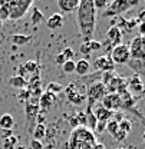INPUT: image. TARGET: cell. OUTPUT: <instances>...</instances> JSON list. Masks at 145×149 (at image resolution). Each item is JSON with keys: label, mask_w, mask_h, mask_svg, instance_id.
<instances>
[{"label": "cell", "mask_w": 145, "mask_h": 149, "mask_svg": "<svg viewBox=\"0 0 145 149\" xmlns=\"http://www.w3.org/2000/svg\"><path fill=\"white\" fill-rule=\"evenodd\" d=\"M76 23L81 35L85 37V42L92 40L95 26H96V10L92 0H81L76 9Z\"/></svg>", "instance_id": "6da1fadb"}, {"label": "cell", "mask_w": 145, "mask_h": 149, "mask_svg": "<svg viewBox=\"0 0 145 149\" xmlns=\"http://www.w3.org/2000/svg\"><path fill=\"white\" fill-rule=\"evenodd\" d=\"M95 143H96L95 133L86 126H78L72 129L68 139L69 149H92Z\"/></svg>", "instance_id": "7a4b0ae2"}, {"label": "cell", "mask_w": 145, "mask_h": 149, "mask_svg": "<svg viewBox=\"0 0 145 149\" xmlns=\"http://www.w3.org/2000/svg\"><path fill=\"white\" fill-rule=\"evenodd\" d=\"M33 6L32 0H10L7 1L9 7V20H19L22 19L27 10Z\"/></svg>", "instance_id": "3957f363"}, {"label": "cell", "mask_w": 145, "mask_h": 149, "mask_svg": "<svg viewBox=\"0 0 145 149\" xmlns=\"http://www.w3.org/2000/svg\"><path fill=\"white\" fill-rule=\"evenodd\" d=\"M25 111H26V120H27V126L29 132H33L35 129V122L39 115V99L36 97H30L27 102H25Z\"/></svg>", "instance_id": "277c9868"}, {"label": "cell", "mask_w": 145, "mask_h": 149, "mask_svg": "<svg viewBox=\"0 0 145 149\" xmlns=\"http://www.w3.org/2000/svg\"><path fill=\"white\" fill-rule=\"evenodd\" d=\"M106 88L102 82H95L92 83L91 86L88 88V95L85 96L88 99V103H89V108H92L98 100H102V97L106 95Z\"/></svg>", "instance_id": "5b68a950"}, {"label": "cell", "mask_w": 145, "mask_h": 149, "mask_svg": "<svg viewBox=\"0 0 145 149\" xmlns=\"http://www.w3.org/2000/svg\"><path fill=\"white\" fill-rule=\"evenodd\" d=\"M128 49H129V55L131 59L134 60H144L145 57V43H144V36H135L131 43L128 45Z\"/></svg>", "instance_id": "8992f818"}, {"label": "cell", "mask_w": 145, "mask_h": 149, "mask_svg": "<svg viewBox=\"0 0 145 149\" xmlns=\"http://www.w3.org/2000/svg\"><path fill=\"white\" fill-rule=\"evenodd\" d=\"M113 62V65H127L128 62L131 60V55H129V49L128 45H118L115 47H112V52L109 56Z\"/></svg>", "instance_id": "52a82bcc"}, {"label": "cell", "mask_w": 145, "mask_h": 149, "mask_svg": "<svg viewBox=\"0 0 145 149\" xmlns=\"http://www.w3.org/2000/svg\"><path fill=\"white\" fill-rule=\"evenodd\" d=\"M131 9L129 1L128 0H115L112 3H109L108 7L105 9V12L102 13L104 17H113V16H121L122 13H125Z\"/></svg>", "instance_id": "ba28073f"}, {"label": "cell", "mask_w": 145, "mask_h": 149, "mask_svg": "<svg viewBox=\"0 0 145 149\" xmlns=\"http://www.w3.org/2000/svg\"><path fill=\"white\" fill-rule=\"evenodd\" d=\"M63 91H65V95H66L68 102H71L72 105H82V103L86 100L85 95L79 92V91L75 88V85H73V83H71L69 86H66Z\"/></svg>", "instance_id": "9c48e42d"}, {"label": "cell", "mask_w": 145, "mask_h": 149, "mask_svg": "<svg viewBox=\"0 0 145 149\" xmlns=\"http://www.w3.org/2000/svg\"><path fill=\"white\" fill-rule=\"evenodd\" d=\"M105 109L108 111H118L121 108V96L118 93H106L102 97V103H101Z\"/></svg>", "instance_id": "30bf717a"}, {"label": "cell", "mask_w": 145, "mask_h": 149, "mask_svg": "<svg viewBox=\"0 0 145 149\" xmlns=\"http://www.w3.org/2000/svg\"><path fill=\"white\" fill-rule=\"evenodd\" d=\"M127 91L132 96H134V93L141 95V93L144 92V82H142V79H141L139 74H134L132 77L127 79Z\"/></svg>", "instance_id": "8fae6325"}, {"label": "cell", "mask_w": 145, "mask_h": 149, "mask_svg": "<svg viewBox=\"0 0 145 149\" xmlns=\"http://www.w3.org/2000/svg\"><path fill=\"white\" fill-rule=\"evenodd\" d=\"M93 66H95V69H96V70H102V72H113V68H115V65H113L112 59H111L109 56H106V55L96 57V59H95Z\"/></svg>", "instance_id": "7c38bea8"}, {"label": "cell", "mask_w": 145, "mask_h": 149, "mask_svg": "<svg viewBox=\"0 0 145 149\" xmlns=\"http://www.w3.org/2000/svg\"><path fill=\"white\" fill-rule=\"evenodd\" d=\"M122 36H124L122 30H119L116 26L109 27L108 32H106V40H108V43L112 47H115V46L122 43Z\"/></svg>", "instance_id": "4fadbf2b"}, {"label": "cell", "mask_w": 145, "mask_h": 149, "mask_svg": "<svg viewBox=\"0 0 145 149\" xmlns=\"http://www.w3.org/2000/svg\"><path fill=\"white\" fill-rule=\"evenodd\" d=\"M55 100H56V96L55 95H50V93H48V92H42V95L39 96V111L42 112V113L48 112L52 108Z\"/></svg>", "instance_id": "5bb4252c"}, {"label": "cell", "mask_w": 145, "mask_h": 149, "mask_svg": "<svg viewBox=\"0 0 145 149\" xmlns=\"http://www.w3.org/2000/svg\"><path fill=\"white\" fill-rule=\"evenodd\" d=\"M92 112H93V116H95L96 122H108V120L112 119V116H113V112L105 109L102 105L95 106V109Z\"/></svg>", "instance_id": "9a60e30c"}, {"label": "cell", "mask_w": 145, "mask_h": 149, "mask_svg": "<svg viewBox=\"0 0 145 149\" xmlns=\"http://www.w3.org/2000/svg\"><path fill=\"white\" fill-rule=\"evenodd\" d=\"M65 24V19L60 13H53L52 16H49V19L46 20V26L52 30H56V29H60L62 26Z\"/></svg>", "instance_id": "2e32d148"}, {"label": "cell", "mask_w": 145, "mask_h": 149, "mask_svg": "<svg viewBox=\"0 0 145 149\" xmlns=\"http://www.w3.org/2000/svg\"><path fill=\"white\" fill-rule=\"evenodd\" d=\"M57 7L60 9V12H65V13H71L75 12L78 9V4H79V0H57Z\"/></svg>", "instance_id": "e0dca14e"}, {"label": "cell", "mask_w": 145, "mask_h": 149, "mask_svg": "<svg viewBox=\"0 0 145 149\" xmlns=\"http://www.w3.org/2000/svg\"><path fill=\"white\" fill-rule=\"evenodd\" d=\"M91 70V63L86 59H81L78 62H75V73L79 76H86Z\"/></svg>", "instance_id": "ac0fdd59"}, {"label": "cell", "mask_w": 145, "mask_h": 149, "mask_svg": "<svg viewBox=\"0 0 145 149\" xmlns=\"http://www.w3.org/2000/svg\"><path fill=\"white\" fill-rule=\"evenodd\" d=\"M33 39L32 35H23V33H15L10 36V42L15 45V46H25L27 45L30 40Z\"/></svg>", "instance_id": "d6986e66"}, {"label": "cell", "mask_w": 145, "mask_h": 149, "mask_svg": "<svg viewBox=\"0 0 145 149\" xmlns=\"http://www.w3.org/2000/svg\"><path fill=\"white\" fill-rule=\"evenodd\" d=\"M15 125V119L10 113H3L0 116V129H12Z\"/></svg>", "instance_id": "ffe728a7"}, {"label": "cell", "mask_w": 145, "mask_h": 149, "mask_svg": "<svg viewBox=\"0 0 145 149\" xmlns=\"http://www.w3.org/2000/svg\"><path fill=\"white\" fill-rule=\"evenodd\" d=\"M9 85L12 86V88H15V89H25L26 86H27V80L26 79H23V77H20V76H12L10 79H9Z\"/></svg>", "instance_id": "44dd1931"}, {"label": "cell", "mask_w": 145, "mask_h": 149, "mask_svg": "<svg viewBox=\"0 0 145 149\" xmlns=\"http://www.w3.org/2000/svg\"><path fill=\"white\" fill-rule=\"evenodd\" d=\"M32 135H33V139L42 141V139L46 136V125H45V123H36V125H35V129L32 132Z\"/></svg>", "instance_id": "7402d4cb"}, {"label": "cell", "mask_w": 145, "mask_h": 149, "mask_svg": "<svg viewBox=\"0 0 145 149\" xmlns=\"http://www.w3.org/2000/svg\"><path fill=\"white\" fill-rule=\"evenodd\" d=\"M63 89H65V86L63 85H60V83H57V82H50V83H48V86H46V92L50 93V95H59V93L63 92Z\"/></svg>", "instance_id": "603a6c76"}, {"label": "cell", "mask_w": 145, "mask_h": 149, "mask_svg": "<svg viewBox=\"0 0 145 149\" xmlns=\"http://www.w3.org/2000/svg\"><path fill=\"white\" fill-rule=\"evenodd\" d=\"M30 20H32V23H33V24H40L42 22H45V16H43V13L40 12V9L36 7V6H33V12H32Z\"/></svg>", "instance_id": "cb8c5ba5"}, {"label": "cell", "mask_w": 145, "mask_h": 149, "mask_svg": "<svg viewBox=\"0 0 145 149\" xmlns=\"http://www.w3.org/2000/svg\"><path fill=\"white\" fill-rule=\"evenodd\" d=\"M18 148V138L15 135L3 139V149H16Z\"/></svg>", "instance_id": "d4e9b609"}, {"label": "cell", "mask_w": 145, "mask_h": 149, "mask_svg": "<svg viewBox=\"0 0 145 149\" xmlns=\"http://www.w3.org/2000/svg\"><path fill=\"white\" fill-rule=\"evenodd\" d=\"M0 20H9V7H7V1H0Z\"/></svg>", "instance_id": "484cf974"}, {"label": "cell", "mask_w": 145, "mask_h": 149, "mask_svg": "<svg viewBox=\"0 0 145 149\" xmlns=\"http://www.w3.org/2000/svg\"><path fill=\"white\" fill-rule=\"evenodd\" d=\"M62 70L66 74L75 73V60H66V62L62 65Z\"/></svg>", "instance_id": "4316f807"}, {"label": "cell", "mask_w": 145, "mask_h": 149, "mask_svg": "<svg viewBox=\"0 0 145 149\" xmlns=\"http://www.w3.org/2000/svg\"><path fill=\"white\" fill-rule=\"evenodd\" d=\"M118 126H119V129L124 130L125 133L129 135V132L132 130V122L131 120H128V119H122L119 123H118Z\"/></svg>", "instance_id": "83f0119b"}, {"label": "cell", "mask_w": 145, "mask_h": 149, "mask_svg": "<svg viewBox=\"0 0 145 149\" xmlns=\"http://www.w3.org/2000/svg\"><path fill=\"white\" fill-rule=\"evenodd\" d=\"M118 129H119V126H118V122H115L113 119H111V120H108V122H106V129H105V130H108L112 136H113V135L118 132Z\"/></svg>", "instance_id": "f1b7e54d"}, {"label": "cell", "mask_w": 145, "mask_h": 149, "mask_svg": "<svg viewBox=\"0 0 145 149\" xmlns=\"http://www.w3.org/2000/svg\"><path fill=\"white\" fill-rule=\"evenodd\" d=\"M139 23H142L139 19L137 17H132V19H129V20H127V32H129V30H132V29H135Z\"/></svg>", "instance_id": "f546056e"}, {"label": "cell", "mask_w": 145, "mask_h": 149, "mask_svg": "<svg viewBox=\"0 0 145 149\" xmlns=\"http://www.w3.org/2000/svg\"><path fill=\"white\" fill-rule=\"evenodd\" d=\"M18 97L20 100H23V102H27L29 99H30V92H29V89L27 88H25V89H20L18 93Z\"/></svg>", "instance_id": "4dcf8cb0"}, {"label": "cell", "mask_w": 145, "mask_h": 149, "mask_svg": "<svg viewBox=\"0 0 145 149\" xmlns=\"http://www.w3.org/2000/svg\"><path fill=\"white\" fill-rule=\"evenodd\" d=\"M76 115V120H78V123H79V126H86V115H85V112H78V113H75Z\"/></svg>", "instance_id": "1f68e13d"}, {"label": "cell", "mask_w": 145, "mask_h": 149, "mask_svg": "<svg viewBox=\"0 0 145 149\" xmlns=\"http://www.w3.org/2000/svg\"><path fill=\"white\" fill-rule=\"evenodd\" d=\"M93 1V7H95V10L96 9H106L109 4L108 0H92Z\"/></svg>", "instance_id": "d6a6232c"}, {"label": "cell", "mask_w": 145, "mask_h": 149, "mask_svg": "<svg viewBox=\"0 0 145 149\" xmlns=\"http://www.w3.org/2000/svg\"><path fill=\"white\" fill-rule=\"evenodd\" d=\"M62 55H63V57H65L66 60H73V57H75V52H73L71 47H65V49L62 50Z\"/></svg>", "instance_id": "836d02e7"}, {"label": "cell", "mask_w": 145, "mask_h": 149, "mask_svg": "<svg viewBox=\"0 0 145 149\" xmlns=\"http://www.w3.org/2000/svg\"><path fill=\"white\" fill-rule=\"evenodd\" d=\"M79 50H81V53H82V55L89 56V55H91V47H89V43H88V42H83V43L81 45Z\"/></svg>", "instance_id": "e575fe53"}, {"label": "cell", "mask_w": 145, "mask_h": 149, "mask_svg": "<svg viewBox=\"0 0 145 149\" xmlns=\"http://www.w3.org/2000/svg\"><path fill=\"white\" fill-rule=\"evenodd\" d=\"M89 43V47H91V52H95V50H99V49H102V43L101 42H98V40H89L88 42Z\"/></svg>", "instance_id": "d590c367"}, {"label": "cell", "mask_w": 145, "mask_h": 149, "mask_svg": "<svg viewBox=\"0 0 145 149\" xmlns=\"http://www.w3.org/2000/svg\"><path fill=\"white\" fill-rule=\"evenodd\" d=\"M127 136H128V133H125L124 130L118 129V132L113 135V139H115V141H118V142H122V141H125V139H127Z\"/></svg>", "instance_id": "8d00e7d4"}, {"label": "cell", "mask_w": 145, "mask_h": 149, "mask_svg": "<svg viewBox=\"0 0 145 149\" xmlns=\"http://www.w3.org/2000/svg\"><path fill=\"white\" fill-rule=\"evenodd\" d=\"M105 129H106V122H96L93 130L96 133H102V132H105Z\"/></svg>", "instance_id": "74e56055"}, {"label": "cell", "mask_w": 145, "mask_h": 149, "mask_svg": "<svg viewBox=\"0 0 145 149\" xmlns=\"http://www.w3.org/2000/svg\"><path fill=\"white\" fill-rule=\"evenodd\" d=\"M30 148L32 149H45L42 141H36V139H30Z\"/></svg>", "instance_id": "f35d334b"}, {"label": "cell", "mask_w": 145, "mask_h": 149, "mask_svg": "<svg viewBox=\"0 0 145 149\" xmlns=\"http://www.w3.org/2000/svg\"><path fill=\"white\" fill-rule=\"evenodd\" d=\"M119 30L121 29H124V30H127V19H122V17H119V20L116 22V24H115Z\"/></svg>", "instance_id": "ab89813d"}, {"label": "cell", "mask_w": 145, "mask_h": 149, "mask_svg": "<svg viewBox=\"0 0 145 149\" xmlns=\"http://www.w3.org/2000/svg\"><path fill=\"white\" fill-rule=\"evenodd\" d=\"M65 62H66V59L63 57V55H62V53L56 55V57H55V63H56V65H60V66H62Z\"/></svg>", "instance_id": "60d3db41"}, {"label": "cell", "mask_w": 145, "mask_h": 149, "mask_svg": "<svg viewBox=\"0 0 145 149\" xmlns=\"http://www.w3.org/2000/svg\"><path fill=\"white\" fill-rule=\"evenodd\" d=\"M1 130H3V132H1V138H3V139H6V138H9V136L13 135L12 129H1Z\"/></svg>", "instance_id": "b9f144b4"}, {"label": "cell", "mask_w": 145, "mask_h": 149, "mask_svg": "<svg viewBox=\"0 0 145 149\" xmlns=\"http://www.w3.org/2000/svg\"><path fill=\"white\" fill-rule=\"evenodd\" d=\"M138 27H139V36H144V33H145V22L139 23V24H138Z\"/></svg>", "instance_id": "7bdbcfd3"}, {"label": "cell", "mask_w": 145, "mask_h": 149, "mask_svg": "<svg viewBox=\"0 0 145 149\" xmlns=\"http://www.w3.org/2000/svg\"><path fill=\"white\" fill-rule=\"evenodd\" d=\"M92 149H105V145L104 143H99V142H96L95 145H93V148Z\"/></svg>", "instance_id": "ee69618b"}, {"label": "cell", "mask_w": 145, "mask_h": 149, "mask_svg": "<svg viewBox=\"0 0 145 149\" xmlns=\"http://www.w3.org/2000/svg\"><path fill=\"white\" fill-rule=\"evenodd\" d=\"M1 26H3V22H1V20H0V29H1Z\"/></svg>", "instance_id": "f6af8a7d"}, {"label": "cell", "mask_w": 145, "mask_h": 149, "mask_svg": "<svg viewBox=\"0 0 145 149\" xmlns=\"http://www.w3.org/2000/svg\"><path fill=\"white\" fill-rule=\"evenodd\" d=\"M16 149H25V148H23V146H19V148H16Z\"/></svg>", "instance_id": "bcb514c9"}, {"label": "cell", "mask_w": 145, "mask_h": 149, "mask_svg": "<svg viewBox=\"0 0 145 149\" xmlns=\"http://www.w3.org/2000/svg\"><path fill=\"white\" fill-rule=\"evenodd\" d=\"M118 149H124V148H118Z\"/></svg>", "instance_id": "7dc6e473"}]
</instances>
